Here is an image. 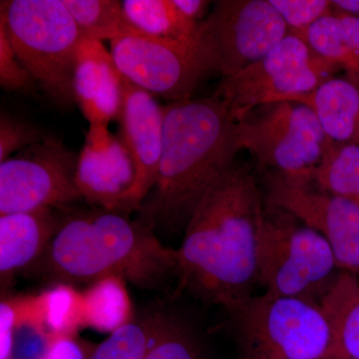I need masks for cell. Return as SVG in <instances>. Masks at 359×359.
I'll return each mask as SVG.
<instances>
[{
    "instance_id": "16",
    "label": "cell",
    "mask_w": 359,
    "mask_h": 359,
    "mask_svg": "<svg viewBox=\"0 0 359 359\" xmlns=\"http://www.w3.org/2000/svg\"><path fill=\"white\" fill-rule=\"evenodd\" d=\"M50 208L0 216V285L4 294L21 271L44 254L62 219Z\"/></svg>"
},
{
    "instance_id": "26",
    "label": "cell",
    "mask_w": 359,
    "mask_h": 359,
    "mask_svg": "<svg viewBox=\"0 0 359 359\" xmlns=\"http://www.w3.org/2000/svg\"><path fill=\"white\" fill-rule=\"evenodd\" d=\"M157 323L158 311L134 320L97 344L90 359H145Z\"/></svg>"
},
{
    "instance_id": "29",
    "label": "cell",
    "mask_w": 359,
    "mask_h": 359,
    "mask_svg": "<svg viewBox=\"0 0 359 359\" xmlns=\"http://www.w3.org/2000/svg\"><path fill=\"white\" fill-rule=\"evenodd\" d=\"M37 127L1 113L0 116V163L9 157L46 139Z\"/></svg>"
},
{
    "instance_id": "7",
    "label": "cell",
    "mask_w": 359,
    "mask_h": 359,
    "mask_svg": "<svg viewBox=\"0 0 359 359\" xmlns=\"http://www.w3.org/2000/svg\"><path fill=\"white\" fill-rule=\"evenodd\" d=\"M341 70L290 32L263 58L224 77L215 95L223 99L238 122L259 106L309 94Z\"/></svg>"
},
{
    "instance_id": "8",
    "label": "cell",
    "mask_w": 359,
    "mask_h": 359,
    "mask_svg": "<svg viewBox=\"0 0 359 359\" xmlns=\"http://www.w3.org/2000/svg\"><path fill=\"white\" fill-rule=\"evenodd\" d=\"M110 53L128 83L170 102L192 99L205 75L219 71L207 46L158 39L131 26L111 40Z\"/></svg>"
},
{
    "instance_id": "31",
    "label": "cell",
    "mask_w": 359,
    "mask_h": 359,
    "mask_svg": "<svg viewBox=\"0 0 359 359\" xmlns=\"http://www.w3.org/2000/svg\"><path fill=\"white\" fill-rule=\"evenodd\" d=\"M97 344L78 337L58 339L43 359H90Z\"/></svg>"
},
{
    "instance_id": "32",
    "label": "cell",
    "mask_w": 359,
    "mask_h": 359,
    "mask_svg": "<svg viewBox=\"0 0 359 359\" xmlns=\"http://www.w3.org/2000/svg\"><path fill=\"white\" fill-rule=\"evenodd\" d=\"M175 6L178 7L184 15L197 22H202L209 15L211 1L205 0H173Z\"/></svg>"
},
{
    "instance_id": "25",
    "label": "cell",
    "mask_w": 359,
    "mask_h": 359,
    "mask_svg": "<svg viewBox=\"0 0 359 359\" xmlns=\"http://www.w3.org/2000/svg\"><path fill=\"white\" fill-rule=\"evenodd\" d=\"M85 39L112 40L128 29L121 1L62 0Z\"/></svg>"
},
{
    "instance_id": "30",
    "label": "cell",
    "mask_w": 359,
    "mask_h": 359,
    "mask_svg": "<svg viewBox=\"0 0 359 359\" xmlns=\"http://www.w3.org/2000/svg\"><path fill=\"white\" fill-rule=\"evenodd\" d=\"M34 83L18 60L6 28L0 25V86L7 92H20L32 88Z\"/></svg>"
},
{
    "instance_id": "17",
    "label": "cell",
    "mask_w": 359,
    "mask_h": 359,
    "mask_svg": "<svg viewBox=\"0 0 359 359\" xmlns=\"http://www.w3.org/2000/svg\"><path fill=\"white\" fill-rule=\"evenodd\" d=\"M290 102L313 111L328 140L359 146V88L351 77H334Z\"/></svg>"
},
{
    "instance_id": "33",
    "label": "cell",
    "mask_w": 359,
    "mask_h": 359,
    "mask_svg": "<svg viewBox=\"0 0 359 359\" xmlns=\"http://www.w3.org/2000/svg\"><path fill=\"white\" fill-rule=\"evenodd\" d=\"M332 4L334 11L359 16V0H334Z\"/></svg>"
},
{
    "instance_id": "9",
    "label": "cell",
    "mask_w": 359,
    "mask_h": 359,
    "mask_svg": "<svg viewBox=\"0 0 359 359\" xmlns=\"http://www.w3.org/2000/svg\"><path fill=\"white\" fill-rule=\"evenodd\" d=\"M238 145L264 170L311 175L332 141L313 111L304 104L282 101L259 106L237 122Z\"/></svg>"
},
{
    "instance_id": "34",
    "label": "cell",
    "mask_w": 359,
    "mask_h": 359,
    "mask_svg": "<svg viewBox=\"0 0 359 359\" xmlns=\"http://www.w3.org/2000/svg\"><path fill=\"white\" fill-rule=\"evenodd\" d=\"M347 76L351 77V79L353 80L354 82H355L356 84H358V88H359V71L358 73H354V74H346Z\"/></svg>"
},
{
    "instance_id": "22",
    "label": "cell",
    "mask_w": 359,
    "mask_h": 359,
    "mask_svg": "<svg viewBox=\"0 0 359 359\" xmlns=\"http://www.w3.org/2000/svg\"><path fill=\"white\" fill-rule=\"evenodd\" d=\"M33 301L40 318L58 339L77 337L85 327L83 295L75 287L56 283L33 294Z\"/></svg>"
},
{
    "instance_id": "3",
    "label": "cell",
    "mask_w": 359,
    "mask_h": 359,
    "mask_svg": "<svg viewBox=\"0 0 359 359\" xmlns=\"http://www.w3.org/2000/svg\"><path fill=\"white\" fill-rule=\"evenodd\" d=\"M240 151L237 121L223 99L214 95L167 104L159 169L137 221L154 231L186 228Z\"/></svg>"
},
{
    "instance_id": "4",
    "label": "cell",
    "mask_w": 359,
    "mask_h": 359,
    "mask_svg": "<svg viewBox=\"0 0 359 359\" xmlns=\"http://www.w3.org/2000/svg\"><path fill=\"white\" fill-rule=\"evenodd\" d=\"M0 25L34 81L60 105L75 103V56L83 36L62 0H2Z\"/></svg>"
},
{
    "instance_id": "1",
    "label": "cell",
    "mask_w": 359,
    "mask_h": 359,
    "mask_svg": "<svg viewBox=\"0 0 359 359\" xmlns=\"http://www.w3.org/2000/svg\"><path fill=\"white\" fill-rule=\"evenodd\" d=\"M264 204L254 176L235 163L208 191L187 224L177 250L179 289L191 290L229 311L252 297Z\"/></svg>"
},
{
    "instance_id": "35",
    "label": "cell",
    "mask_w": 359,
    "mask_h": 359,
    "mask_svg": "<svg viewBox=\"0 0 359 359\" xmlns=\"http://www.w3.org/2000/svg\"><path fill=\"white\" fill-rule=\"evenodd\" d=\"M323 359H337L335 358H323Z\"/></svg>"
},
{
    "instance_id": "27",
    "label": "cell",
    "mask_w": 359,
    "mask_h": 359,
    "mask_svg": "<svg viewBox=\"0 0 359 359\" xmlns=\"http://www.w3.org/2000/svg\"><path fill=\"white\" fill-rule=\"evenodd\" d=\"M145 359H200L199 346L185 321L158 311L157 327Z\"/></svg>"
},
{
    "instance_id": "23",
    "label": "cell",
    "mask_w": 359,
    "mask_h": 359,
    "mask_svg": "<svg viewBox=\"0 0 359 359\" xmlns=\"http://www.w3.org/2000/svg\"><path fill=\"white\" fill-rule=\"evenodd\" d=\"M311 179L321 190L359 205V146L332 142Z\"/></svg>"
},
{
    "instance_id": "5",
    "label": "cell",
    "mask_w": 359,
    "mask_h": 359,
    "mask_svg": "<svg viewBox=\"0 0 359 359\" xmlns=\"http://www.w3.org/2000/svg\"><path fill=\"white\" fill-rule=\"evenodd\" d=\"M330 244L289 212L264 205L257 244V283L266 294L316 302L334 280Z\"/></svg>"
},
{
    "instance_id": "20",
    "label": "cell",
    "mask_w": 359,
    "mask_h": 359,
    "mask_svg": "<svg viewBox=\"0 0 359 359\" xmlns=\"http://www.w3.org/2000/svg\"><path fill=\"white\" fill-rule=\"evenodd\" d=\"M323 59L354 74L359 71V16L334 11L297 33Z\"/></svg>"
},
{
    "instance_id": "19",
    "label": "cell",
    "mask_w": 359,
    "mask_h": 359,
    "mask_svg": "<svg viewBox=\"0 0 359 359\" xmlns=\"http://www.w3.org/2000/svg\"><path fill=\"white\" fill-rule=\"evenodd\" d=\"M121 4L127 22L137 32L158 39L204 45L209 48L202 22L184 15L173 0H124Z\"/></svg>"
},
{
    "instance_id": "18",
    "label": "cell",
    "mask_w": 359,
    "mask_h": 359,
    "mask_svg": "<svg viewBox=\"0 0 359 359\" xmlns=\"http://www.w3.org/2000/svg\"><path fill=\"white\" fill-rule=\"evenodd\" d=\"M318 306L327 318L334 339V358L359 359V282L355 273L335 276Z\"/></svg>"
},
{
    "instance_id": "15",
    "label": "cell",
    "mask_w": 359,
    "mask_h": 359,
    "mask_svg": "<svg viewBox=\"0 0 359 359\" xmlns=\"http://www.w3.org/2000/svg\"><path fill=\"white\" fill-rule=\"evenodd\" d=\"M125 80L102 41L82 39L73 73L75 103L91 128H108L119 119Z\"/></svg>"
},
{
    "instance_id": "21",
    "label": "cell",
    "mask_w": 359,
    "mask_h": 359,
    "mask_svg": "<svg viewBox=\"0 0 359 359\" xmlns=\"http://www.w3.org/2000/svg\"><path fill=\"white\" fill-rule=\"evenodd\" d=\"M85 327L113 334L135 320L126 282L110 276L91 283L82 292Z\"/></svg>"
},
{
    "instance_id": "14",
    "label": "cell",
    "mask_w": 359,
    "mask_h": 359,
    "mask_svg": "<svg viewBox=\"0 0 359 359\" xmlns=\"http://www.w3.org/2000/svg\"><path fill=\"white\" fill-rule=\"evenodd\" d=\"M125 80V79H124ZM120 138L133 160L135 182L129 196L130 212H138L154 186L162 155L164 107L152 94L125 80L120 113Z\"/></svg>"
},
{
    "instance_id": "2",
    "label": "cell",
    "mask_w": 359,
    "mask_h": 359,
    "mask_svg": "<svg viewBox=\"0 0 359 359\" xmlns=\"http://www.w3.org/2000/svg\"><path fill=\"white\" fill-rule=\"evenodd\" d=\"M52 285H91L116 276L143 290L162 289L179 276L177 250L126 212L94 207L62 212L57 231L25 271Z\"/></svg>"
},
{
    "instance_id": "11",
    "label": "cell",
    "mask_w": 359,
    "mask_h": 359,
    "mask_svg": "<svg viewBox=\"0 0 359 359\" xmlns=\"http://www.w3.org/2000/svg\"><path fill=\"white\" fill-rule=\"evenodd\" d=\"M264 203L289 212L325 238L337 268L359 271V205L318 188L311 175L264 170Z\"/></svg>"
},
{
    "instance_id": "13",
    "label": "cell",
    "mask_w": 359,
    "mask_h": 359,
    "mask_svg": "<svg viewBox=\"0 0 359 359\" xmlns=\"http://www.w3.org/2000/svg\"><path fill=\"white\" fill-rule=\"evenodd\" d=\"M135 166L120 137L108 128H91L78 154L76 183L84 201L94 207L130 215L129 196Z\"/></svg>"
},
{
    "instance_id": "28",
    "label": "cell",
    "mask_w": 359,
    "mask_h": 359,
    "mask_svg": "<svg viewBox=\"0 0 359 359\" xmlns=\"http://www.w3.org/2000/svg\"><path fill=\"white\" fill-rule=\"evenodd\" d=\"M292 34L308 29L316 21L334 11L327 0H269Z\"/></svg>"
},
{
    "instance_id": "10",
    "label": "cell",
    "mask_w": 359,
    "mask_h": 359,
    "mask_svg": "<svg viewBox=\"0 0 359 359\" xmlns=\"http://www.w3.org/2000/svg\"><path fill=\"white\" fill-rule=\"evenodd\" d=\"M77 165L78 155L50 137L0 163V216L76 207L84 201L76 183Z\"/></svg>"
},
{
    "instance_id": "12",
    "label": "cell",
    "mask_w": 359,
    "mask_h": 359,
    "mask_svg": "<svg viewBox=\"0 0 359 359\" xmlns=\"http://www.w3.org/2000/svg\"><path fill=\"white\" fill-rule=\"evenodd\" d=\"M218 70L230 77L269 53L289 28L269 0H221L202 21Z\"/></svg>"
},
{
    "instance_id": "6",
    "label": "cell",
    "mask_w": 359,
    "mask_h": 359,
    "mask_svg": "<svg viewBox=\"0 0 359 359\" xmlns=\"http://www.w3.org/2000/svg\"><path fill=\"white\" fill-rule=\"evenodd\" d=\"M230 313L244 359L334 358L332 330L316 302L264 292Z\"/></svg>"
},
{
    "instance_id": "24",
    "label": "cell",
    "mask_w": 359,
    "mask_h": 359,
    "mask_svg": "<svg viewBox=\"0 0 359 359\" xmlns=\"http://www.w3.org/2000/svg\"><path fill=\"white\" fill-rule=\"evenodd\" d=\"M15 321L9 359H43L58 337L36 313L33 294L16 295Z\"/></svg>"
}]
</instances>
